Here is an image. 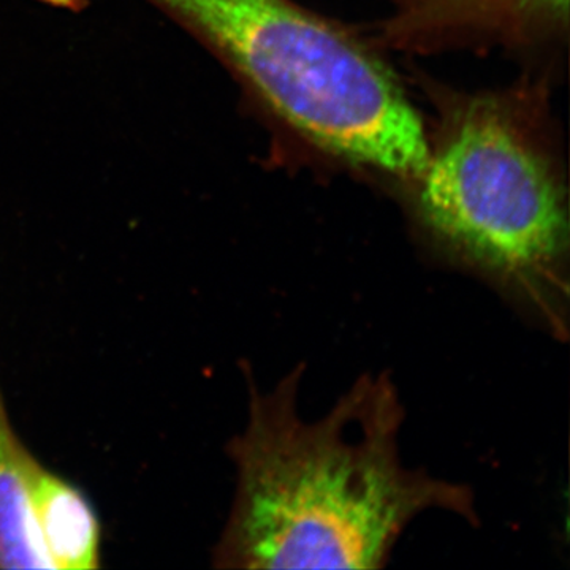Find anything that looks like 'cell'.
I'll return each mask as SVG.
<instances>
[{"label":"cell","mask_w":570,"mask_h":570,"mask_svg":"<svg viewBox=\"0 0 570 570\" xmlns=\"http://www.w3.org/2000/svg\"><path fill=\"white\" fill-rule=\"evenodd\" d=\"M305 363L269 390L249 377L242 433L228 442L235 497L217 569H382L423 513L479 524L471 485L409 468L406 406L390 373H365L317 420L302 417Z\"/></svg>","instance_id":"obj_1"},{"label":"cell","mask_w":570,"mask_h":570,"mask_svg":"<svg viewBox=\"0 0 570 570\" xmlns=\"http://www.w3.org/2000/svg\"><path fill=\"white\" fill-rule=\"evenodd\" d=\"M546 127L524 92L441 97L425 167L404 184L434 249L564 343L568 189Z\"/></svg>","instance_id":"obj_2"},{"label":"cell","mask_w":570,"mask_h":570,"mask_svg":"<svg viewBox=\"0 0 570 570\" xmlns=\"http://www.w3.org/2000/svg\"><path fill=\"white\" fill-rule=\"evenodd\" d=\"M230 70L317 149L407 183L423 170L422 119L376 52L291 0H142Z\"/></svg>","instance_id":"obj_3"},{"label":"cell","mask_w":570,"mask_h":570,"mask_svg":"<svg viewBox=\"0 0 570 570\" xmlns=\"http://www.w3.org/2000/svg\"><path fill=\"white\" fill-rule=\"evenodd\" d=\"M569 0H412L384 22L390 47L430 51L469 40L523 43L568 31Z\"/></svg>","instance_id":"obj_4"},{"label":"cell","mask_w":570,"mask_h":570,"mask_svg":"<svg viewBox=\"0 0 570 570\" xmlns=\"http://www.w3.org/2000/svg\"><path fill=\"white\" fill-rule=\"evenodd\" d=\"M29 508L48 569L99 568L102 532L80 490L47 468L33 485Z\"/></svg>","instance_id":"obj_5"},{"label":"cell","mask_w":570,"mask_h":570,"mask_svg":"<svg viewBox=\"0 0 570 570\" xmlns=\"http://www.w3.org/2000/svg\"><path fill=\"white\" fill-rule=\"evenodd\" d=\"M43 464L14 433L0 395V569H43L29 498Z\"/></svg>","instance_id":"obj_6"},{"label":"cell","mask_w":570,"mask_h":570,"mask_svg":"<svg viewBox=\"0 0 570 570\" xmlns=\"http://www.w3.org/2000/svg\"><path fill=\"white\" fill-rule=\"evenodd\" d=\"M412 2V0H400V6H404V3Z\"/></svg>","instance_id":"obj_7"}]
</instances>
